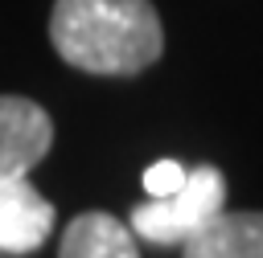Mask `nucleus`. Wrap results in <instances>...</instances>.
Here are the masks:
<instances>
[{
  "mask_svg": "<svg viewBox=\"0 0 263 258\" xmlns=\"http://www.w3.org/2000/svg\"><path fill=\"white\" fill-rule=\"evenodd\" d=\"M49 41L82 74L132 78L164 53V29L148 0H53Z\"/></svg>",
  "mask_w": 263,
  "mask_h": 258,
  "instance_id": "obj_1",
  "label": "nucleus"
},
{
  "mask_svg": "<svg viewBox=\"0 0 263 258\" xmlns=\"http://www.w3.org/2000/svg\"><path fill=\"white\" fill-rule=\"evenodd\" d=\"M218 209H226V180L214 164H201V168L185 172V184L173 197L136 205L132 209V233H140L152 246H181Z\"/></svg>",
  "mask_w": 263,
  "mask_h": 258,
  "instance_id": "obj_2",
  "label": "nucleus"
},
{
  "mask_svg": "<svg viewBox=\"0 0 263 258\" xmlns=\"http://www.w3.org/2000/svg\"><path fill=\"white\" fill-rule=\"evenodd\" d=\"M53 143L49 115L21 94H0V180L25 176L33 164L45 160Z\"/></svg>",
  "mask_w": 263,
  "mask_h": 258,
  "instance_id": "obj_3",
  "label": "nucleus"
},
{
  "mask_svg": "<svg viewBox=\"0 0 263 258\" xmlns=\"http://www.w3.org/2000/svg\"><path fill=\"white\" fill-rule=\"evenodd\" d=\"M181 258H263V209H218L181 242Z\"/></svg>",
  "mask_w": 263,
  "mask_h": 258,
  "instance_id": "obj_4",
  "label": "nucleus"
},
{
  "mask_svg": "<svg viewBox=\"0 0 263 258\" xmlns=\"http://www.w3.org/2000/svg\"><path fill=\"white\" fill-rule=\"evenodd\" d=\"M53 229V205L25 180H0V250L29 254Z\"/></svg>",
  "mask_w": 263,
  "mask_h": 258,
  "instance_id": "obj_5",
  "label": "nucleus"
},
{
  "mask_svg": "<svg viewBox=\"0 0 263 258\" xmlns=\"http://www.w3.org/2000/svg\"><path fill=\"white\" fill-rule=\"evenodd\" d=\"M58 258H140V254H136L132 229L123 221H115L111 213L90 209V213H78L66 225Z\"/></svg>",
  "mask_w": 263,
  "mask_h": 258,
  "instance_id": "obj_6",
  "label": "nucleus"
},
{
  "mask_svg": "<svg viewBox=\"0 0 263 258\" xmlns=\"http://www.w3.org/2000/svg\"><path fill=\"white\" fill-rule=\"evenodd\" d=\"M185 172L189 168H181L177 160H156L152 168H144V192L152 197V201H160V197H173L181 184H185Z\"/></svg>",
  "mask_w": 263,
  "mask_h": 258,
  "instance_id": "obj_7",
  "label": "nucleus"
}]
</instances>
